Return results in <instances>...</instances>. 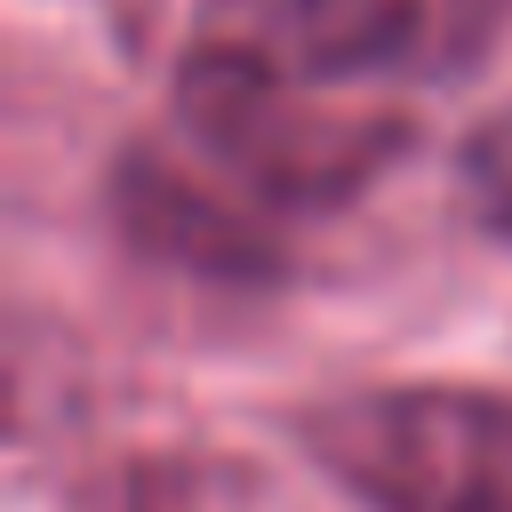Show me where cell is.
I'll list each match as a JSON object with an SVG mask.
<instances>
[{"mask_svg": "<svg viewBox=\"0 0 512 512\" xmlns=\"http://www.w3.org/2000/svg\"><path fill=\"white\" fill-rule=\"evenodd\" d=\"M480 40L472 0H200L192 40L224 64L360 96L400 72H440Z\"/></svg>", "mask_w": 512, "mask_h": 512, "instance_id": "cell-3", "label": "cell"}, {"mask_svg": "<svg viewBox=\"0 0 512 512\" xmlns=\"http://www.w3.org/2000/svg\"><path fill=\"white\" fill-rule=\"evenodd\" d=\"M296 440L368 512H512V392L496 384L328 392Z\"/></svg>", "mask_w": 512, "mask_h": 512, "instance_id": "cell-2", "label": "cell"}, {"mask_svg": "<svg viewBox=\"0 0 512 512\" xmlns=\"http://www.w3.org/2000/svg\"><path fill=\"white\" fill-rule=\"evenodd\" d=\"M112 512H192V504H184V480L152 464V472H128L120 480V504Z\"/></svg>", "mask_w": 512, "mask_h": 512, "instance_id": "cell-6", "label": "cell"}, {"mask_svg": "<svg viewBox=\"0 0 512 512\" xmlns=\"http://www.w3.org/2000/svg\"><path fill=\"white\" fill-rule=\"evenodd\" d=\"M464 192H472V216L512 240V120H496L488 136L464 144Z\"/></svg>", "mask_w": 512, "mask_h": 512, "instance_id": "cell-5", "label": "cell"}, {"mask_svg": "<svg viewBox=\"0 0 512 512\" xmlns=\"http://www.w3.org/2000/svg\"><path fill=\"white\" fill-rule=\"evenodd\" d=\"M176 136L208 176L248 192L256 208L304 216V208H344L360 200L400 152H408V112L296 88L248 64H224L208 48L176 56Z\"/></svg>", "mask_w": 512, "mask_h": 512, "instance_id": "cell-1", "label": "cell"}, {"mask_svg": "<svg viewBox=\"0 0 512 512\" xmlns=\"http://www.w3.org/2000/svg\"><path fill=\"white\" fill-rule=\"evenodd\" d=\"M264 216V208H256ZM248 208H232L208 176H192V160H168L160 144H136L112 160V224L120 240H136L160 264H184L200 280H272L280 248Z\"/></svg>", "mask_w": 512, "mask_h": 512, "instance_id": "cell-4", "label": "cell"}]
</instances>
